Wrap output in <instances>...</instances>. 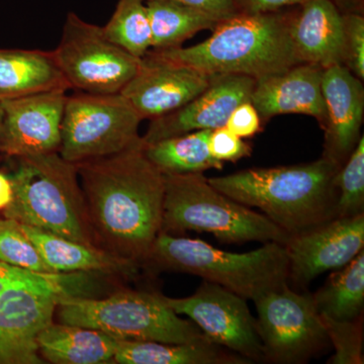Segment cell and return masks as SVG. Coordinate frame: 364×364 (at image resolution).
<instances>
[{"mask_svg":"<svg viewBox=\"0 0 364 364\" xmlns=\"http://www.w3.org/2000/svg\"><path fill=\"white\" fill-rule=\"evenodd\" d=\"M323 70L313 64L303 63L257 79L250 102L262 123L280 114H299L315 117L322 129L326 119Z\"/></svg>","mask_w":364,"mask_h":364,"instance_id":"cell-18","label":"cell"},{"mask_svg":"<svg viewBox=\"0 0 364 364\" xmlns=\"http://www.w3.org/2000/svg\"><path fill=\"white\" fill-rule=\"evenodd\" d=\"M318 312L335 321H352L363 316L364 250L313 294Z\"/></svg>","mask_w":364,"mask_h":364,"instance_id":"cell-26","label":"cell"},{"mask_svg":"<svg viewBox=\"0 0 364 364\" xmlns=\"http://www.w3.org/2000/svg\"><path fill=\"white\" fill-rule=\"evenodd\" d=\"M322 318L335 349L327 363L363 364V316L352 321Z\"/></svg>","mask_w":364,"mask_h":364,"instance_id":"cell-30","label":"cell"},{"mask_svg":"<svg viewBox=\"0 0 364 364\" xmlns=\"http://www.w3.org/2000/svg\"><path fill=\"white\" fill-rule=\"evenodd\" d=\"M152 31V49L154 51L181 47L186 40L202 31L214 30L218 18L200 9L165 1L145 2Z\"/></svg>","mask_w":364,"mask_h":364,"instance_id":"cell-25","label":"cell"},{"mask_svg":"<svg viewBox=\"0 0 364 364\" xmlns=\"http://www.w3.org/2000/svg\"><path fill=\"white\" fill-rule=\"evenodd\" d=\"M119 340L91 328L50 323L38 334L43 360L54 364L114 363Z\"/></svg>","mask_w":364,"mask_h":364,"instance_id":"cell-20","label":"cell"},{"mask_svg":"<svg viewBox=\"0 0 364 364\" xmlns=\"http://www.w3.org/2000/svg\"><path fill=\"white\" fill-rule=\"evenodd\" d=\"M144 2L151 0H143ZM165 1L176 2L200 9L210 16H215L219 21L225 20L237 14L233 0H165Z\"/></svg>","mask_w":364,"mask_h":364,"instance_id":"cell-35","label":"cell"},{"mask_svg":"<svg viewBox=\"0 0 364 364\" xmlns=\"http://www.w3.org/2000/svg\"><path fill=\"white\" fill-rule=\"evenodd\" d=\"M253 303L264 361L306 363L331 346L312 294L298 293L287 284Z\"/></svg>","mask_w":364,"mask_h":364,"instance_id":"cell-11","label":"cell"},{"mask_svg":"<svg viewBox=\"0 0 364 364\" xmlns=\"http://www.w3.org/2000/svg\"><path fill=\"white\" fill-rule=\"evenodd\" d=\"M309 0H233L237 14H267L299 6Z\"/></svg>","mask_w":364,"mask_h":364,"instance_id":"cell-34","label":"cell"},{"mask_svg":"<svg viewBox=\"0 0 364 364\" xmlns=\"http://www.w3.org/2000/svg\"><path fill=\"white\" fill-rule=\"evenodd\" d=\"M85 272L41 273L9 265L0 291L1 364H41L37 336L53 322L57 306L80 296Z\"/></svg>","mask_w":364,"mask_h":364,"instance_id":"cell-8","label":"cell"},{"mask_svg":"<svg viewBox=\"0 0 364 364\" xmlns=\"http://www.w3.org/2000/svg\"><path fill=\"white\" fill-rule=\"evenodd\" d=\"M322 91L326 107L322 156L342 166L363 136V81L346 67L335 65L323 70Z\"/></svg>","mask_w":364,"mask_h":364,"instance_id":"cell-17","label":"cell"},{"mask_svg":"<svg viewBox=\"0 0 364 364\" xmlns=\"http://www.w3.org/2000/svg\"><path fill=\"white\" fill-rule=\"evenodd\" d=\"M210 155L220 162H237L249 157L252 147L247 142L229 130L226 126L210 132L208 139Z\"/></svg>","mask_w":364,"mask_h":364,"instance_id":"cell-32","label":"cell"},{"mask_svg":"<svg viewBox=\"0 0 364 364\" xmlns=\"http://www.w3.org/2000/svg\"><path fill=\"white\" fill-rule=\"evenodd\" d=\"M291 38L301 63L323 69L342 65L343 14L330 0H309L296 6Z\"/></svg>","mask_w":364,"mask_h":364,"instance_id":"cell-19","label":"cell"},{"mask_svg":"<svg viewBox=\"0 0 364 364\" xmlns=\"http://www.w3.org/2000/svg\"><path fill=\"white\" fill-rule=\"evenodd\" d=\"M14 198L13 183L9 176L0 172V210H6Z\"/></svg>","mask_w":364,"mask_h":364,"instance_id":"cell-36","label":"cell"},{"mask_svg":"<svg viewBox=\"0 0 364 364\" xmlns=\"http://www.w3.org/2000/svg\"><path fill=\"white\" fill-rule=\"evenodd\" d=\"M336 218L353 217L364 213V136L337 172Z\"/></svg>","mask_w":364,"mask_h":364,"instance_id":"cell-28","label":"cell"},{"mask_svg":"<svg viewBox=\"0 0 364 364\" xmlns=\"http://www.w3.org/2000/svg\"><path fill=\"white\" fill-rule=\"evenodd\" d=\"M145 265L196 275L252 301L289 282L286 246L277 242H267L250 252L234 253L200 239L160 232Z\"/></svg>","mask_w":364,"mask_h":364,"instance_id":"cell-4","label":"cell"},{"mask_svg":"<svg viewBox=\"0 0 364 364\" xmlns=\"http://www.w3.org/2000/svg\"><path fill=\"white\" fill-rule=\"evenodd\" d=\"M1 122H2V109L0 107V128H1Z\"/></svg>","mask_w":364,"mask_h":364,"instance_id":"cell-38","label":"cell"},{"mask_svg":"<svg viewBox=\"0 0 364 364\" xmlns=\"http://www.w3.org/2000/svg\"><path fill=\"white\" fill-rule=\"evenodd\" d=\"M212 130L191 132L158 141L144 143L146 156L163 174L203 173L221 170L224 163L210 155L208 139Z\"/></svg>","mask_w":364,"mask_h":364,"instance_id":"cell-24","label":"cell"},{"mask_svg":"<svg viewBox=\"0 0 364 364\" xmlns=\"http://www.w3.org/2000/svg\"><path fill=\"white\" fill-rule=\"evenodd\" d=\"M340 168L322 156L310 163L249 168L208 181L236 202L259 208L293 236L336 218L338 193L334 181Z\"/></svg>","mask_w":364,"mask_h":364,"instance_id":"cell-3","label":"cell"},{"mask_svg":"<svg viewBox=\"0 0 364 364\" xmlns=\"http://www.w3.org/2000/svg\"><path fill=\"white\" fill-rule=\"evenodd\" d=\"M102 30L107 39L136 58L152 49V31L143 0H119Z\"/></svg>","mask_w":364,"mask_h":364,"instance_id":"cell-27","label":"cell"},{"mask_svg":"<svg viewBox=\"0 0 364 364\" xmlns=\"http://www.w3.org/2000/svg\"><path fill=\"white\" fill-rule=\"evenodd\" d=\"M14 160V198L4 217L97 247L76 165L58 152Z\"/></svg>","mask_w":364,"mask_h":364,"instance_id":"cell-5","label":"cell"},{"mask_svg":"<svg viewBox=\"0 0 364 364\" xmlns=\"http://www.w3.org/2000/svg\"><path fill=\"white\" fill-rule=\"evenodd\" d=\"M70 90L53 52L0 49V102Z\"/></svg>","mask_w":364,"mask_h":364,"instance_id":"cell-22","label":"cell"},{"mask_svg":"<svg viewBox=\"0 0 364 364\" xmlns=\"http://www.w3.org/2000/svg\"><path fill=\"white\" fill-rule=\"evenodd\" d=\"M262 121L250 100L239 105L230 114L226 127L242 139L251 138L262 131Z\"/></svg>","mask_w":364,"mask_h":364,"instance_id":"cell-33","label":"cell"},{"mask_svg":"<svg viewBox=\"0 0 364 364\" xmlns=\"http://www.w3.org/2000/svg\"><path fill=\"white\" fill-rule=\"evenodd\" d=\"M142 121L121 93L67 95L58 153L73 164L117 154L140 142Z\"/></svg>","mask_w":364,"mask_h":364,"instance_id":"cell-9","label":"cell"},{"mask_svg":"<svg viewBox=\"0 0 364 364\" xmlns=\"http://www.w3.org/2000/svg\"><path fill=\"white\" fill-rule=\"evenodd\" d=\"M161 232L212 234L225 243L277 242L291 235L267 217L236 202L210 186L203 173L164 174Z\"/></svg>","mask_w":364,"mask_h":364,"instance_id":"cell-6","label":"cell"},{"mask_svg":"<svg viewBox=\"0 0 364 364\" xmlns=\"http://www.w3.org/2000/svg\"><path fill=\"white\" fill-rule=\"evenodd\" d=\"M55 314L59 323L100 330L117 340L208 341L191 321L179 317L160 294L124 289L105 299L68 296L60 301Z\"/></svg>","mask_w":364,"mask_h":364,"instance_id":"cell-7","label":"cell"},{"mask_svg":"<svg viewBox=\"0 0 364 364\" xmlns=\"http://www.w3.org/2000/svg\"><path fill=\"white\" fill-rule=\"evenodd\" d=\"M212 80L200 72L160 58L150 50L121 95L141 119L151 121L188 104Z\"/></svg>","mask_w":364,"mask_h":364,"instance_id":"cell-15","label":"cell"},{"mask_svg":"<svg viewBox=\"0 0 364 364\" xmlns=\"http://www.w3.org/2000/svg\"><path fill=\"white\" fill-rule=\"evenodd\" d=\"M342 65L356 77L364 79V16L343 14V58Z\"/></svg>","mask_w":364,"mask_h":364,"instance_id":"cell-31","label":"cell"},{"mask_svg":"<svg viewBox=\"0 0 364 364\" xmlns=\"http://www.w3.org/2000/svg\"><path fill=\"white\" fill-rule=\"evenodd\" d=\"M284 246L289 261V282L305 289L318 275L344 267L364 250V213L334 218L293 235Z\"/></svg>","mask_w":364,"mask_h":364,"instance_id":"cell-14","label":"cell"},{"mask_svg":"<svg viewBox=\"0 0 364 364\" xmlns=\"http://www.w3.org/2000/svg\"><path fill=\"white\" fill-rule=\"evenodd\" d=\"M23 231L54 273L98 272L133 274L136 265L114 257L102 249L21 224Z\"/></svg>","mask_w":364,"mask_h":364,"instance_id":"cell-21","label":"cell"},{"mask_svg":"<svg viewBox=\"0 0 364 364\" xmlns=\"http://www.w3.org/2000/svg\"><path fill=\"white\" fill-rule=\"evenodd\" d=\"M75 165L97 247L145 264L162 230L165 182L142 139L117 154Z\"/></svg>","mask_w":364,"mask_h":364,"instance_id":"cell-1","label":"cell"},{"mask_svg":"<svg viewBox=\"0 0 364 364\" xmlns=\"http://www.w3.org/2000/svg\"><path fill=\"white\" fill-rule=\"evenodd\" d=\"M67 90L2 100L0 153L9 158L59 152Z\"/></svg>","mask_w":364,"mask_h":364,"instance_id":"cell-13","label":"cell"},{"mask_svg":"<svg viewBox=\"0 0 364 364\" xmlns=\"http://www.w3.org/2000/svg\"><path fill=\"white\" fill-rule=\"evenodd\" d=\"M342 14H363V0H330Z\"/></svg>","mask_w":364,"mask_h":364,"instance_id":"cell-37","label":"cell"},{"mask_svg":"<svg viewBox=\"0 0 364 364\" xmlns=\"http://www.w3.org/2000/svg\"><path fill=\"white\" fill-rule=\"evenodd\" d=\"M256 80L246 75L213 77L207 90L181 109L151 119L143 142L152 144L191 132L215 130L226 126L232 112L250 100Z\"/></svg>","mask_w":364,"mask_h":364,"instance_id":"cell-16","label":"cell"},{"mask_svg":"<svg viewBox=\"0 0 364 364\" xmlns=\"http://www.w3.org/2000/svg\"><path fill=\"white\" fill-rule=\"evenodd\" d=\"M0 262L28 272L54 273L41 257L21 224L6 217L0 219Z\"/></svg>","mask_w":364,"mask_h":364,"instance_id":"cell-29","label":"cell"},{"mask_svg":"<svg viewBox=\"0 0 364 364\" xmlns=\"http://www.w3.org/2000/svg\"><path fill=\"white\" fill-rule=\"evenodd\" d=\"M119 364H250L247 359L210 341L166 343L119 340Z\"/></svg>","mask_w":364,"mask_h":364,"instance_id":"cell-23","label":"cell"},{"mask_svg":"<svg viewBox=\"0 0 364 364\" xmlns=\"http://www.w3.org/2000/svg\"><path fill=\"white\" fill-rule=\"evenodd\" d=\"M294 9L267 14H236L217 23L212 36L188 48L154 51L156 56L205 75L257 79L299 62L291 38Z\"/></svg>","mask_w":364,"mask_h":364,"instance_id":"cell-2","label":"cell"},{"mask_svg":"<svg viewBox=\"0 0 364 364\" xmlns=\"http://www.w3.org/2000/svg\"><path fill=\"white\" fill-rule=\"evenodd\" d=\"M163 298L177 315L191 318L208 341L251 363L264 361L256 318L250 312L247 299L205 280L188 298Z\"/></svg>","mask_w":364,"mask_h":364,"instance_id":"cell-12","label":"cell"},{"mask_svg":"<svg viewBox=\"0 0 364 364\" xmlns=\"http://www.w3.org/2000/svg\"><path fill=\"white\" fill-rule=\"evenodd\" d=\"M53 52L70 90L116 95L135 75L141 59L107 39L102 26L69 13L61 40Z\"/></svg>","mask_w":364,"mask_h":364,"instance_id":"cell-10","label":"cell"}]
</instances>
